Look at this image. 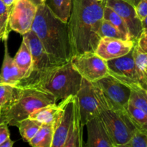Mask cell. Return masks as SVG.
<instances>
[{
	"instance_id": "cell-1",
	"label": "cell",
	"mask_w": 147,
	"mask_h": 147,
	"mask_svg": "<svg viewBox=\"0 0 147 147\" xmlns=\"http://www.w3.org/2000/svg\"><path fill=\"white\" fill-rule=\"evenodd\" d=\"M106 1L73 0L67 22L71 57L95 52L100 39L98 30L103 20Z\"/></svg>"
},
{
	"instance_id": "cell-2",
	"label": "cell",
	"mask_w": 147,
	"mask_h": 147,
	"mask_svg": "<svg viewBox=\"0 0 147 147\" xmlns=\"http://www.w3.org/2000/svg\"><path fill=\"white\" fill-rule=\"evenodd\" d=\"M54 65L69 62L71 57L67 23L56 17L45 4L37 7L32 26Z\"/></svg>"
},
{
	"instance_id": "cell-3",
	"label": "cell",
	"mask_w": 147,
	"mask_h": 147,
	"mask_svg": "<svg viewBox=\"0 0 147 147\" xmlns=\"http://www.w3.org/2000/svg\"><path fill=\"white\" fill-rule=\"evenodd\" d=\"M82 77L72 65L70 61L55 65L37 72L20 80L16 86H30L48 92L56 101L76 96L79 90Z\"/></svg>"
},
{
	"instance_id": "cell-4",
	"label": "cell",
	"mask_w": 147,
	"mask_h": 147,
	"mask_svg": "<svg viewBox=\"0 0 147 147\" xmlns=\"http://www.w3.org/2000/svg\"><path fill=\"white\" fill-rule=\"evenodd\" d=\"M62 111L53 125L52 147H83V125L78 98L70 96L62 100Z\"/></svg>"
},
{
	"instance_id": "cell-5",
	"label": "cell",
	"mask_w": 147,
	"mask_h": 147,
	"mask_svg": "<svg viewBox=\"0 0 147 147\" xmlns=\"http://www.w3.org/2000/svg\"><path fill=\"white\" fill-rule=\"evenodd\" d=\"M53 103H57V101L48 92L30 86H16L14 100L1 114L8 125L16 126L33 111Z\"/></svg>"
},
{
	"instance_id": "cell-6",
	"label": "cell",
	"mask_w": 147,
	"mask_h": 147,
	"mask_svg": "<svg viewBox=\"0 0 147 147\" xmlns=\"http://www.w3.org/2000/svg\"><path fill=\"white\" fill-rule=\"evenodd\" d=\"M93 86L100 104L99 116L106 126L109 136L115 147H123L137 129L132 123L125 109L119 110L113 107L101 90L94 84Z\"/></svg>"
},
{
	"instance_id": "cell-7",
	"label": "cell",
	"mask_w": 147,
	"mask_h": 147,
	"mask_svg": "<svg viewBox=\"0 0 147 147\" xmlns=\"http://www.w3.org/2000/svg\"><path fill=\"white\" fill-rule=\"evenodd\" d=\"M70 61L80 76L91 83L109 75L107 63L95 52H86L73 55Z\"/></svg>"
},
{
	"instance_id": "cell-8",
	"label": "cell",
	"mask_w": 147,
	"mask_h": 147,
	"mask_svg": "<svg viewBox=\"0 0 147 147\" xmlns=\"http://www.w3.org/2000/svg\"><path fill=\"white\" fill-rule=\"evenodd\" d=\"M109 74L128 87L142 86L144 87L140 73L133 55V50L128 54L106 61Z\"/></svg>"
},
{
	"instance_id": "cell-9",
	"label": "cell",
	"mask_w": 147,
	"mask_h": 147,
	"mask_svg": "<svg viewBox=\"0 0 147 147\" xmlns=\"http://www.w3.org/2000/svg\"><path fill=\"white\" fill-rule=\"evenodd\" d=\"M37 7L30 0H16L9 17L10 30L21 35L30 31L37 13Z\"/></svg>"
},
{
	"instance_id": "cell-10",
	"label": "cell",
	"mask_w": 147,
	"mask_h": 147,
	"mask_svg": "<svg viewBox=\"0 0 147 147\" xmlns=\"http://www.w3.org/2000/svg\"><path fill=\"white\" fill-rule=\"evenodd\" d=\"M93 83L101 90L113 107L124 110L129 102L130 88L109 74Z\"/></svg>"
},
{
	"instance_id": "cell-11",
	"label": "cell",
	"mask_w": 147,
	"mask_h": 147,
	"mask_svg": "<svg viewBox=\"0 0 147 147\" xmlns=\"http://www.w3.org/2000/svg\"><path fill=\"white\" fill-rule=\"evenodd\" d=\"M76 96L78 101L81 120L83 125L100 113V104L96 96L93 83L82 78Z\"/></svg>"
},
{
	"instance_id": "cell-12",
	"label": "cell",
	"mask_w": 147,
	"mask_h": 147,
	"mask_svg": "<svg viewBox=\"0 0 147 147\" xmlns=\"http://www.w3.org/2000/svg\"><path fill=\"white\" fill-rule=\"evenodd\" d=\"M106 5L114 10L123 19L129 28L131 37L136 41L143 27L135 7L124 0H106Z\"/></svg>"
},
{
	"instance_id": "cell-13",
	"label": "cell",
	"mask_w": 147,
	"mask_h": 147,
	"mask_svg": "<svg viewBox=\"0 0 147 147\" xmlns=\"http://www.w3.org/2000/svg\"><path fill=\"white\" fill-rule=\"evenodd\" d=\"M134 46V40L102 37L99 40L95 53L108 61L128 54L133 50Z\"/></svg>"
},
{
	"instance_id": "cell-14",
	"label": "cell",
	"mask_w": 147,
	"mask_h": 147,
	"mask_svg": "<svg viewBox=\"0 0 147 147\" xmlns=\"http://www.w3.org/2000/svg\"><path fill=\"white\" fill-rule=\"evenodd\" d=\"M87 127L86 147H115L100 116H97L85 125Z\"/></svg>"
},
{
	"instance_id": "cell-15",
	"label": "cell",
	"mask_w": 147,
	"mask_h": 147,
	"mask_svg": "<svg viewBox=\"0 0 147 147\" xmlns=\"http://www.w3.org/2000/svg\"><path fill=\"white\" fill-rule=\"evenodd\" d=\"M23 40L26 41L31 52L33 60V71L37 72L55 65L50 60L47 52L45 50L37 34L30 30L23 34Z\"/></svg>"
},
{
	"instance_id": "cell-16",
	"label": "cell",
	"mask_w": 147,
	"mask_h": 147,
	"mask_svg": "<svg viewBox=\"0 0 147 147\" xmlns=\"http://www.w3.org/2000/svg\"><path fill=\"white\" fill-rule=\"evenodd\" d=\"M4 59H3L0 76L2 78L3 83L16 86L20 80L24 78V75L16 65L14 57L10 56L8 50L7 40H4Z\"/></svg>"
},
{
	"instance_id": "cell-17",
	"label": "cell",
	"mask_w": 147,
	"mask_h": 147,
	"mask_svg": "<svg viewBox=\"0 0 147 147\" xmlns=\"http://www.w3.org/2000/svg\"><path fill=\"white\" fill-rule=\"evenodd\" d=\"M14 60L17 67L24 75L23 79L28 78L33 71V60L28 45L23 39L18 51L14 57Z\"/></svg>"
},
{
	"instance_id": "cell-18",
	"label": "cell",
	"mask_w": 147,
	"mask_h": 147,
	"mask_svg": "<svg viewBox=\"0 0 147 147\" xmlns=\"http://www.w3.org/2000/svg\"><path fill=\"white\" fill-rule=\"evenodd\" d=\"M62 111L61 103H53L37 109L29 116L30 119L38 121L42 123L53 124L58 119Z\"/></svg>"
},
{
	"instance_id": "cell-19",
	"label": "cell",
	"mask_w": 147,
	"mask_h": 147,
	"mask_svg": "<svg viewBox=\"0 0 147 147\" xmlns=\"http://www.w3.org/2000/svg\"><path fill=\"white\" fill-rule=\"evenodd\" d=\"M44 4L56 17L64 22H67L71 12L73 0H45Z\"/></svg>"
},
{
	"instance_id": "cell-20",
	"label": "cell",
	"mask_w": 147,
	"mask_h": 147,
	"mask_svg": "<svg viewBox=\"0 0 147 147\" xmlns=\"http://www.w3.org/2000/svg\"><path fill=\"white\" fill-rule=\"evenodd\" d=\"M54 136L53 124L42 123L35 136L29 142L33 147H52Z\"/></svg>"
},
{
	"instance_id": "cell-21",
	"label": "cell",
	"mask_w": 147,
	"mask_h": 147,
	"mask_svg": "<svg viewBox=\"0 0 147 147\" xmlns=\"http://www.w3.org/2000/svg\"><path fill=\"white\" fill-rule=\"evenodd\" d=\"M132 123L139 131L147 134V114L139 108L129 102L125 108Z\"/></svg>"
},
{
	"instance_id": "cell-22",
	"label": "cell",
	"mask_w": 147,
	"mask_h": 147,
	"mask_svg": "<svg viewBox=\"0 0 147 147\" xmlns=\"http://www.w3.org/2000/svg\"><path fill=\"white\" fill-rule=\"evenodd\" d=\"M42 124V123L38 121L27 117L20 121L16 126L19 129V131L23 140L29 143L35 136Z\"/></svg>"
},
{
	"instance_id": "cell-23",
	"label": "cell",
	"mask_w": 147,
	"mask_h": 147,
	"mask_svg": "<svg viewBox=\"0 0 147 147\" xmlns=\"http://www.w3.org/2000/svg\"><path fill=\"white\" fill-rule=\"evenodd\" d=\"M130 88L129 102L147 114V89L142 86H134Z\"/></svg>"
},
{
	"instance_id": "cell-24",
	"label": "cell",
	"mask_w": 147,
	"mask_h": 147,
	"mask_svg": "<svg viewBox=\"0 0 147 147\" xmlns=\"http://www.w3.org/2000/svg\"><path fill=\"white\" fill-rule=\"evenodd\" d=\"M103 20L109 21L113 25L117 27L123 34H125L129 38L131 39L130 33H129V28H128L127 25L125 23V22L123 21V19L114 10L112 9L111 8H110V7L106 5H105L104 8H103Z\"/></svg>"
},
{
	"instance_id": "cell-25",
	"label": "cell",
	"mask_w": 147,
	"mask_h": 147,
	"mask_svg": "<svg viewBox=\"0 0 147 147\" xmlns=\"http://www.w3.org/2000/svg\"><path fill=\"white\" fill-rule=\"evenodd\" d=\"M16 93V86L5 83H0V114L9 106Z\"/></svg>"
},
{
	"instance_id": "cell-26",
	"label": "cell",
	"mask_w": 147,
	"mask_h": 147,
	"mask_svg": "<svg viewBox=\"0 0 147 147\" xmlns=\"http://www.w3.org/2000/svg\"><path fill=\"white\" fill-rule=\"evenodd\" d=\"M98 34L100 38L111 37V38L121 39V40H131L128 36L123 34L122 32H121L117 27H115L111 23L106 20H103L101 24H100L98 30Z\"/></svg>"
},
{
	"instance_id": "cell-27",
	"label": "cell",
	"mask_w": 147,
	"mask_h": 147,
	"mask_svg": "<svg viewBox=\"0 0 147 147\" xmlns=\"http://www.w3.org/2000/svg\"><path fill=\"white\" fill-rule=\"evenodd\" d=\"M123 147H147V134L136 130Z\"/></svg>"
},
{
	"instance_id": "cell-28",
	"label": "cell",
	"mask_w": 147,
	"mask_h": 147,
	"mask_svg": "<svg viewBox=\"0 0 147 147\" xmlns=\"http://www.w3.org/2000/svg\"><path fill=\"white\" fill-rule=\"evenodd\" d=\"M134 47L138 52L147 53V28H144L135 41Z\"/></svg>"
},
{
	"instance_id": "cell-29",
	"label": "cell",
	"mask_w": 147,
	"mask_h": 147,
	"mask_svg": "<svg viewBox=\"0 0 147 147\" xmlns=\"http://www.w3.org/2000/svg\"><path fill=\"white\" fill-rule=\"evenodd\" d=\"M11 7L7 6L2 0H0V22L4 27L9 29V30L10 27L9 25V17Z\"/></svg>"
},
{
	"instance_id": "cell-30",
	"label": "cell",
	"mask_w": 147,
	"mask_h": 147,
	"mask_svg": "<svg viewBox=\"0 0 147 147\" xmlns=\"http://www.w3.org/2000/svg\"><path fill=\"white\" fill-rule=\"evenodd\" d=\"M136 14L141 20L147 16V0H140L136 7Z\"/></svg>"
},
{
	"instance_id": "cell-31",
	"label": "cell",
	"mask_w": 147,
	"mask_h": 147,
	"mask_svg": "<svg viewBox=\"0 0 147 147\" xmlns=\"http://www.w3.org/2000/svg\"><path fill=\"white\" fill-rule=\"evenodd\" d=\"M8 123L4 122L0 124V145L8 138L10 137L9 131L8 129Z\"/></svg>"
},
{
	"instance_id": "cell-32",
	"label": "cell",
	"mask_w": 147,
	"mask_h": 147,
	"mask_svg": "<svg viewBox=\"0 0 147 147\" xmlns=\"http://www.w3.org/2000/svg\"><path fill=\"white\" fill-rule=\"evenodd\" d=\"M10 31H11V30H10L9 29L4 27V26L1 24V22H0V40L4 41V40H7Z\"/></svg>"
},
{
	"instance_id": "cell-33",
	"label": "cell",
	"mask_w": 147,
	"mask_h": 147,
	"mask_svg": "<svg viewBox=\"0 0 147 147\" xmlns=\"http://www.w3.org/2000/svg\"><path fill=\"white\" fill-rule=\"evenodd\" d=\"M14 142L11 139V138H8L7 140L4 141L1 145H0V147H12L13 145H14Z\"/></svg>"
},
{
	"instance_id": "cell-34",
	"label": "cell",
	"mask_w": 147,
	"mask_h": 147,
	"mask_svg": "<svg viewBox=\"0 0 147 147\" xmlns=\"http://www.w3.org/2000/svg\"><path fill=\"white\" fill-rule=\"evenodd\" d=\"M4 2V4H6L7 6H8V7H11L13 5H14V2L16 1V0H2Z\"/></svg>"
},
{
	"instance_id": "cell-35",
	"label": "cell",
	"mask_w": 147,
	"mask_h": 147,
	"mask_svg": "<svg viewBox=\"0 0 147 147\" xmlns=\"http://www.w3.org/2000/svg\"><path fill=\"white\" fill-rule=\"evenodd\" d=\"M124 1H127V2L129 3V4H132V5H133L134 7H135V8H136V7L137 6V4H139L140 0H124Z\"/></svg>"
},
{
	"instance_id": "cell-36",
	"label": "cell",
	"mask_w": 147,
	"mask_h": 147,
	"mask_svg": "<svg viewBox=\"0 0 147 147\" xmlns=\"http://www.w3.org/2000/svg\"><path fill=\"white\" fill-rule=\"evenodd\" d=\"M30 1H31L32 3H34L35 5L38 6V5H40V4H44L45 1V0H30Z\"/></svg>"
},
{
	"instance_id": "cell-37",
	"label": "cell",
	"mask_w": 147,
	"mask_h": 147,
	"mask_svg": "<svg viewBox=\"0 0 147 147\" xmlns=\"http://www.w3.org/2000/svg\"><path fill=\"white\" fill-rule=\"evenodd\" d=\"M142 27L144 28H147V16L145 18H144L142 20Z\"/></svg>"
},
{
	"instance_id": "cell-38",
	"label": "cell",
	"mask_w": 147,
	"mask_h": 147,
	"mask_svg": "<svg viewBox=\"0 0 147 147\" xmlns=\"http://www.w3.org/2000/svg\"><path fill=\"white\" fill-rule=\"evenodd\" d=\"M4 122H7L6 121L5 117H4V116L3 114H0V124L1 123H4Z\"/></svg>"
},
{
	"instance_id": "cell-39",
	"label": "cell",
	"mask_w": 147,
	"mask_h": 147,
	"mask_svg": "<svg viewBox=\"0 0 147 147\" xmlns=\"http://www.w3.org/2000/svg\"><path fill=\"white\" fill-rule=\"evenodd\" d=\"M3 83V80H2V78H1V76H0V83Z\"/></svg>"
},
{
	"instance_id": "cell-40",
	"label": "cell",
	"mask_w": 147,
	"mask_h": 147,
	"mask_svg": "<svg viewBox=\"0 0 147 147\" xmlns=\"http://www.w3.org/2000/svg\"><path fill=\"white\" fill-rule=\"evenodd\" d=\"M97 1H104V0H97Z\"/></svg>"
}]
</instances>
